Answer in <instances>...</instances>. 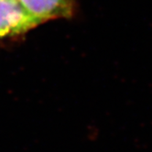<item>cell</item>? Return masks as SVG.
Masks as SVG:
<instances>
[{"label": "cell", "instance_id": "7a4b0ae2", "mask_svg": "<svg viewBox=\"0 0 152 152\" xmlns=\"http://www.w3.org/2000/svg\"><path fill=\"white\" fill-rule=\"evenodd\" d=\"M28 14L40 23L55 18H68L73 15V0H18Z\"/></svg>", "mask_w": 152, "mask_h": 152}, {"label": "cell", "instance_id": "6da1fadb", "mask_svg": "<svg viewBox=\"0 0 152 152\" xmlns=\"http://www.w3.org/2000/svg\"><path fill=\"white\" fill-rule=\"evenodd\" d=\"M39 24L18 0H0V39L23 35Z\"/></svg>", "mask_w": 152, "mask_h": 152}]
</instances>
